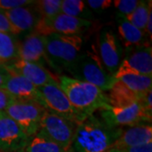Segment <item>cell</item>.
Segmentation results:
<instances>
[{
  "label": "cell",
  "instance_id": "4dcf8cb0",
  "mask_svg": "<svg viewBox=\"0 0 152 152\" xmlns=\"http://www.w3.org/2000/svg\"><path fill=\"white\" fill-rule=\"evenodd\" d=\"M7 75H8V72L4 69H4H0V89H3V86L4 85V82L7 78Z\"/></svg>",
  "mask_w": 152,
  "mask_h": 152
},
{
  "label": "cell",
  "instance_id": "5b68a950",
  "mask_svg": "<svg viewBox=\"0 0 152 152\" xmlns=\"http://www.w3.org/2000/svg\"><path fill=\"white\" fill-rule=\"evenodd\" d=\"M42 99V106L51 113L70 120L76 124H80L87 117L70 103L58 82L37 88Z\"/></svg>",
  "mask_w": 152,
  "mask_h": 152
},
{
  "label": "cell",
  "instance_id": "277c9868",
  "mask_svg": "<svg viewBox=\"0 0 152 152\" xmlns=\"http://www.w3.org/2000/svg\"><path fill=\"white\" fill-rule=\"evenodd\" d=\"M68 73L73 76L72 78L92 84L102 91H108L117 80L105 69L97 49L93 45L90 48L82 50L81 54Z\"/></svg>",
  "mask_w": 152,
  "mask_h": 152
},
{
  "label": "cell",
  "instance_id": "6da1fadb",
  "mask_svg": "<svg viewBox=\"0 0 152 152\" xmlns=\"http://www.w3.org/2000/svg\"><path fill=\"white\" fill-rule=\"evenodd\" d=\"M122 128H112L94 114L77 125L67 152H107L119 138Z\"/></svg>",
  "mask_w": 152,
  "mask_h": 152
},
{
  "label": "cell",
  "instance_id": "e0dca14e",
  "mask_svg": "<svg viewBox=\"0 0 152 152\" xmlns=\"http://www.w3.org/2000/svg\"><path fill=\"white\" fill-rule=\"evenodd\" d=\"M4 12L15 30V35L34 30L39 20V15L37 10L27 6Z\"/></svg>",
  "mask_w": 152,
  "mask_h": 152
},
{
  "label": "cell",
  "instance_id": "cb8c5ba5",
  "mask_svg": "<svg viewBox=\"0 0 152 152\" xmlns=\"http://www.w3.org/2000/svg\"><path fill=\"white\" fill-rule=\"evenodd\" d=\"M61 13L75 18L85 19L89 11L84 1L81 0H64L62 1Z\"/></svg>",
  "mask_w": 152,
  "mask_h": 152
},
{
  "label": "cell",
  "instance_id": "2e32d148",
  "mask_svg": "<svg viewBox=\"0 0 152 152\" xmlns=\"http://www.w3.org/2000/svg\"><path fill=\"white\" fill-rule=\"evenodd\" d=\"M92 23L86 19H80L60 13L50 25L53 33L80 36L87 31Z\"/></svg>",
  "mask_w": 152,
  "mask_h": 152
},
{
  "label": "cell",
  "instance_id": "30bf717a",
  "mask_svg": "<svg viewBox=\"0 0 152 152\" xmlns=\"http://www.w3.org/2000/svg\"><path fill=\"white\" fill-rule=\"evenodd\" d=\"M31 138L4 112L0 113V152L22 151Z\"/></svg>",
  "mask_w": 152,
  "mask_h": 152
},
{
  "label": "cell",
  "instance_id": "d4e9b609",
  "mask_svg": "<svg viewBox=\"0 0 152 152\" xmlns=\"http://www.w3.org/2000/svg\"><path fill=\"white\" fill-rule=\"evenodd\" d=\"M139 3L137 0H115L113 4L121 15L127 16L135 10Z\"/></svg>",
  "mask_w": 152,
  "mask_h": 152
},
{
  "label": "cell",
  "instance_id": "f546056e",
  "mask_svg": "<svg viewBox=\"0 0 152 152\" xmlns=\"http://www.w3.org/2000/svg\"><path fill=\"white\" fill-rule=\"evenodd\" d=\"M124 152H152V142L143 145L122 149Z\"/></svg>",
  "mask_w": 152,
  "mask_h": 152
},
{
  "label": "cell",
  "instance_id": "1f68e13d",
  "mask_svg": "<svg viewBox=\"0 0 152 152\" xmlns=\"http://www.w3.org/2000/svg\"><path fill=\"white\" fill-rule=\"evenodd\" d=\"M107 152H124L122 149H117V148H113L111 150H109Z\"/></svg>",
  "mask_w": 152,
  "mask_h": 152
},
{
  "label": "cell",
  "instance_id": "484cf974",
  "mask_svg": "<svg viewBox=\"0 0 152 152\" xmlns=\"http://www.w3.org/2000/svg\"><path fill=\"white\" fill-rule=\"evenodd\" d=\"M34 4L35 1L32 0H0V10L8 11Z\"/></svg>",
  "mask_w": 152,
  "mask_h": 152
},
{
  "label": "cell",
  "instance_id": "ffe728a7",
  "mask_svg": "<svg viewBox=\"0 0 152 152\" xmlns=\"http://www.w3.org/2000/svg\"><path fill=\"white\" fill-rule=\"evenodd\" d=\"M19 42L15 35L0 32V64L5 66L18 58Z\"/></svg>",
  "mask_w": 152,
  "mask_h": 152
},
{
  "label": "cell",
  "instance_id": "4316f807",
  "mask_svg": "<svg viewBox=\"0 0 152 152\" xmlns=\"http://www.w3.org/2000/svg\"><path fill=\"white\" fill-rule=\"evenodd\" d=\"M113 4L110 0H88L86 1V4L91 9L96 11L106 10L111 7Z\"/></svg>",
  "mask_w": 152,
  "mask_h": 152
},
{
  "label": "cell",
  "instance_id": "7402d4cb",
  "mask_svg": "<svg viewBox=\"0 0 152 152\" xmlns=\"http://www.w3.org/2000/svg\"><path fill=\"white\" fill-rule=\"evenodd\" d=\"M117 80H119L130 91L140 95L151 90L152 76L125 75L118 78Z\"/></svg>",
  "mask_w": 152,
  "mask_h": 152
},
{
  "label": "cell",
  "instance_id": "7c38bea8",
  "mask_svg": "<svg viewBox=\"0 0 152 152\" xmlns=\"http://www.w3.org/2000/svg\"><path fill=\"white\" fill-rule=\"evenodd\" d=\"M4 69L21 75L37 88L57 82L53 76L44 68L43 65L19 58L4 66Z\"/></svg>",
  "mask_w": 152,
  "mask_h": 152
},
{
  "label": "cell",
  "instance_id": "d6a6232c",
  "mask_svg": "<svg viewBox=\"0 0 152 152\" xmlns=\"http://www.w3.org/2000/svg\"><path fill=\"white\" fill-rule=\"evenodd\" d=\"M4 66L2 65V64H0V69H4Z\"/></svg>",
  "mask_w": 152,
  "mask_h": 152
},
{
  "label": "cell",
  "instance_id": "9c48e42d",
  "mask_svg": "<svg viewBox=\"0 0 152 152\" xmlns=\"http://www.w3.org/2000/svg\"><path fill=\"white\" fill-rule=\"evenodd\" d=\"M101 118L107 124L112 128H122L124 126L134 125L150 123L151 117L148 116L139 102L132 104L126 107H112L99 110Z\"/></svg>",
  "mask_w": 152,
  "mask_h": 152
},
{
  "label": "cell",
  "instance_id": "5bb4252c",
  "mask_svg": "<svg viewBox=\"0 0 152 152\" xmlns=\"http://www.w3.org/2000/svg\"><path fill=\"white\" fill-rule=\"evenodd\" d=\"M45 42L46 37L33 31L19 43L18 58L42 65V61H46Z\"/></svg>",
  "mask_w": 152,
  "mask_h": 152
},
{
  "label": "cell",
  "instance_id": "603a6c76",
  "mask_svg": "<svg viewBox=\"0 0 152 152\" xmlns=\"http://www.w3.org/2000/svg\"><path fill=\"white\" fill-rule=\"evenodd\" d=\"M151 1H140L138 6L130 15L124 16L125 19L136 28L145 31L149 15L152 12Z\"/></svg>",
  "mask_w": 152,
  "mask_h": 152
},
{
  "label": "cell",
  "instance_id": "83f0119b",
  "mask_svg": "<svg viewBox=\"0 0 152 152\" xmlns=\"http://www.w3.org/2000/svg\"><path fill=\"white\" fill-rule=\"evenodd\" d=\"M15 99L10 93L4 89H0V113L4 112L6 108L10 105Z\"/></svg>",
  "mask_w": 152,
  "mask_h": 152
},
{
  "label": "cell",
  "instance_id": "ac0fdd59",
  "mask_svg": "<svg viewBox=\"0 0 152 152\" xmlns=\"http://www.w3.org/2000/svg\"><path fill=\"white\" fill-rule=\"evenodd\" d=\"M118 29L122 41L127 48L148 46L147 37L143 31L134 26L124 16H118Z\"/></svg>",
  "mask_w": 152,
  "mask_h": 152
},
{
  "label": "cell",
  "instance_id": "f1b7e54d",
  "mask_svg": "<svg viewBox=\"0 0 152 152\" xmlns=\"http://www.w3.org/2000/svg\"><path fill=\"white\" fill-rule=\"evenodd\" d=\"M0 32L10 33L15 36V30L12 27L10 22L9 21L4 12L1 10H0Z\"/></svg>",
  "mask_w": 152,
  "mask_h": 152
},
{
  "label": "cell",
  "instance_id": "52a82bcc",
  "mask_svg": "<svg viewBox=\"0 0 152 152\" xmlns=\"http://www.w3.org/2000/svg\"><path fill=\"white\" fill-rule=\"evenodd\" d=\"M77 125L70 120L46 110L39 131L67 151L72 143Z\"/></svg>",
  "mask_w": 152,
  "mask_h": 152
},
{
  "label": "cell",
  "instance_id": "8fae6325",
  "mask_svg": "<svg viewBox=\"0 0 152 152\" xmlns=\"http://www.w3.org/2000/svg\"><path fill=\"white\" fill-rule=\"evenodd\" d=\"M98 53L105 69L114 76L122 62L123 48L119 39L113 31L104 30L101 32Z\"/></svg>",
  "mask_w": 152,
  "mask_h": 152
},
{
  "label": "cell",
  "instance_id": "44dd1931",
  "mask_svg": "<svg viewBox=\"0 0 152 152\" xmlns=\"http://www.w3.org/2000/svg\"><path fill=\"white\" fill-rule=\"evenodd\" d=\"M25 152H67L58 144L51 140L42 132L37 133L31 138L27 145L24 149Z\"/></svg>",
  "mask_w": 152,
  "mask_h": 152
},
{
  "label": "cell",
  "instance_id": "7a4b0ae2",
  "mask_svg": "<svg viewBox=\"0 0 152 152\" xmlns=\"http://www.w3.org/2000/svg\"><path fill=\"white\" fill-rule=\"evenodd\" d=\"M58 80L60 88L70 103L86 117L96 111L111 107L107 94L92 84L67 75L59 76Z\"/></svg>",
  "mask_w": 152,
  "mask_h": 152
},
{
  "label": "cell",
  "instance_id": "ba28073f",
  "mask_svg": "<svg viewBox=\"0 0 152 152\" xmlns=\"http://www.w3.org/2000/svg\"><path fill=\"white\" fill-rule=\"evenodd\" d=\"M125 75L152 76V52L151 46L127 48L125 57L122 60L119 68L114 78H118Z\"/></svg>",
  "mask_w": 152,
  "mask_h": 152
},
{
  "label": "cell",
  "instance_id": "8992f818",
  "mask_svg": "<svg viewBox=\"0 0 152 152\" xmlns=\"http://www.w3.org/2000/svg\"><path fill=\"white\" fill-rule=\"evenodd\" d=\"M46 108L34 101L15 100L4 111L30 138L37 133Z\"/></svg>",
  "mask_w": 152,
  "mask_h": 152
},
{
  "label": "cell",
  "instance_id": "3957f363",
  "mask_svg": "<svg viewBox=\"0 0 152 152\" xmlns=\"http://www.w3.org/2000/svg\"><path fill=\"white\" fill-rule=\"evenodd\" d=\"M83 44L80 36L52 33L46 37V61L56 71L68 72L81 54Z\"/></svg>",
  "mask_w": 152,
  "mask_h": 152
},
{
  "label": "cell",
  "instance_id": "9a60e30c",
  "mask_svg": "<svg viewBox=\"0 0 152 152\" xmlns=\"http://www.w3.org/2000/svg\"><path fill=\"white\" fill-rule=\"evenodd\" d=\"M152 142V127L151 124L134 125L123 130L119 138L114 144L113 148L124 149L129 147L143 145Z\"/></svg>",
  "mask_w": 152,
  "mask_h": 152
},
{
  "label": "cell",
  "instance_id": "4fadbf2b",
  "mask_svg": "<svg viewBox=\"0 0 152 152\" xmlns=\"http://www.w3.org/2000/svg\"><path fill=\"white\" fill-rule=\"evenodd\" d=\"M7 72V78L3 86L4 90L7 91L15 100L34 101L42 105V99L37 87L21 75L10 70Z\"/></svg>",
  "mask_w": 152,
  "mask_h": 152
},
{
  "label": "cell",
  "instance_id": "836d02e7",
  "mask_svg": "<svg viewBox=\"0 0 152 152\" xmlns=\"http://www.w3.org/2000/svg\"><path fill=\"white\" fill-rule=\"evenodd\" d=\"M15 152H25V151H24V150H22V151H15Z\"/></svg>",
  "mask_w": 152,
  "mask_h": 152
},
{
  "label": "cell",
  "instance_id": "d6986e66",
  "mask_svg": "<svg viewBox=\"0 0 152 152\" xmlns=\"http://www.w3.org/2000/svg\"><path fill=\"white\" fill-rule=\"evenodd\" d=\"M142 95V94H141ZM141 95L130 91L119 80H116L108 91L107 97L112 107H126L140 101Z\"/></svg>",
  "mask_w": 152,
  "mask_h": 152
}]
</instances>
